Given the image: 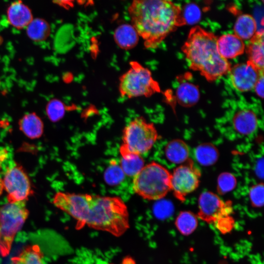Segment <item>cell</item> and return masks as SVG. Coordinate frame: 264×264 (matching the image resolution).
Masks as SVG:
<instances>
[{
	"label": "cell",
	"mask_w": 264,
	"mask_h": 264,
	"mask_svg": "<svg viewBox=\"0 0 264 264\" xmlns=\"http://www.w3.org/2000/svg\"><path fill=\"white\" fill-rule=\"evenodd\" d=\"M171 173L160 164L152 162L133 177V191L142 198L158 200L171 191Z\"/></svg>",
	"instance_id": "277c9868"
},
{
	"label": "cell",
	"mask_w": 264,
	"mask_h": 264,
	"mask_svg": "<svg viewBox=\"0 0 264 264\" xmlns=\"http://www.w3.org/2000/svg\"><path fill=\"white\" fill-rule=\"evenodd\" d=\"M200 176V170L189 158L171 173V190L178 200L183 201L187 195L198 187Z\"/></svg>",
	"instance_id": "ba28073f"
},
{
	"label": "cell",
	"mask_w": 264,
	"mask_h": 264,
	"mask_svg": "<svg viewBox=\"0 0 264 264\" xmlns=\"http://www.w3.org/2000/svg\"><path fill=\"white\" fill-rule=\"evenodd\" d=\"M66 112V107L61 101L57 99L51 100L47 104L46 112L49 120L52 122L59 121Z\"/></svg>",
	"instance_id": "4316f807"
},
{
	"label": "cell",
	"mask_w": 264,
	"mask_h": 264,
	"mask_svg": "<svg viewBox=\"0 0 264 264\" xmlns=\"http://www.w3.org/2000/svg\"><path fill=\"white\" fill-rule=\"evenodd\" d=\"M158 138L157 130L152 123L143 117L131 121L124 128L122 143L119 152L122 157L133 154L139 155L148 152Z\"/></svg>",
	"instance_id": "5b68a950"
},
{
	"label": "cell",
	"mask_w": 264,
	"mask_h": 264,
	"mask_svg": "<svg viewBox=\"0 0 264 264\" xmlns=\"http://www.w3.org/2000/svg\"><path fill=\"white\" fill-rule=\"evenodd\" d=\"M125 174L119 165L111 161L105 172L104 177L106 182L111 186L121 183L125 178Z\"/></svg>",
	"instance_id": "484cf974"
},
{
	"label": "cell",
	"mask_w": 264,
	"mask_h": 264,
	"mask_svg": "<svg viewBox=\"0 0 264 264\" xmlns=\"http://www.w3.org/2000/svg\"><path fill=\"white\" fill-rule=\"evenodd\" d=\"M130 66L129 69L119 78V90L121 96L149 97L160 92L158 82L154 79L148 68L135 61L130 62Z\"/></svg>",
	"instance_id": "8992f818"
},
{
	"label": "cell",
	"mask_w": 264,
	"mask_h": 264,
	"mask_svg": "<svg viewBox=\"0 0 264 264\" xmlns=\"http://www.w3.org/2000/svg\"><path fill=\"white\" fill-rule=\"evenodd\" d=\"M264 184L259 183L252 186L250 189L249 196L252 205L260 208L264 204Z\"/></svg>",
	"instance_id": "f546056e"
},
{
	"label": "cell",
	"mask_w": 264,
	"mask_h": 264,
	"mask_svg": "<svg viewBox=\"0 0 264 264\" xmlns=\"http://www.w3.org/2000/svg\"><path fill=\"white\" fill-rule=\"evenodd\" d=\"M237 184L235 176L229 173L221 174L218 179L217 189L220 194H224L233 190Z\"/></svg>",
	"instance_id": "83f0119b"
},
{
	"label": "cell",
	"mask_w": 264,
	"mask_h": 264,
	"mask_svg": "<svg viewBox=\"0 0 264 264\" xmlns=\"http://www.w3.org/2000/svg\"><path fill=\"white\" fill-rule=\"evenodd\" d=\"M198 217L208 223H215L220 218L233 212L232 202L224 201L216 194L209 191L202 193L198 201Z\"/></svg>",
	"instance_id": "30bf717a"
},
{
	"label": "cell",
	"mask_w": 264,
	"mask_h": 264,
	"mask_svg": "<svg viewBox=\"0 0 264 264\" xmlns=\"http://www.w3.org/2000/svg\"><path fill=\"white\" fill-rule=\"evenodd\" d=\"M233 128L242 135H248L253 133L258 127V118L251 110L242 109L237 111L232 120Z\"/></svg>",
	"instance_id": "4fadbf2b"
},
{
	"label": "cell",
	"mask_w": 264,
	"mask_h": 264,
	"mask_svg": "<svg viewBox=\"0 0 264 264\" xmlns=\"http://www.w3.org/2000/svg\"><path fill=\"white\" fill-rule=\"evenodd\" d=\"M165 152L167 159L175 164L183 163L189 158V148L180 139L170 141L166 146Z\"/></svg>",
	"instance_id": "ffe728a7"
},
{
	"label": "cell",
	"mask_w": 264,
	"mask_h": 264,
	"mask_svg": "<svg viewBox=\"0 0 264 264\" xmlns=\"http://www.w3.org/2000/svg\"><path fill=\"white\" fill-rule=\"evenodd\" d=\"M264 31H257L250 40L246 48L248 62L261 72H264Z\"/></svg>",
	"instance_id": "5bb4252c"
},
{
	"label": "cell",
	"mask_w": 264,
	"mask_h": 264,
	"mask_svg": "<svg viewBox=\"0 0 264 264\" xmlns=\"http://www.w3.org/2000/svg\"><path fill=\"white\" fill-rule=\"evenodd\" d=\"M217 229L222 233L225 234L230 232L234 225V220L230 215L222 217L215 222Z\"/></svg>",
	"instance_id": "4dcf8cb0"
},
{
	"label": "cell",
	"mask_w": 264,
	"mask_h": 264,
	"mask_svg": "<svg viewBox=\"0 0 264 264\" xmlns=\"http://www.w3.org/2000/svg\"><path fill=\"white\" fill-rule=\"evenodd\" d=\"M139 36L131 24L123 23L119 25L113 33L116 44L124 50H130L137 44Z\"/></svg>",
	"instance_id": "2e32d148"
},
{
	"label": "cell",
	"mask_w": 264,
	"mask_h": 264,
	"mask_svg": "<svg viewBox=\"0 0 264 264\" xmlns=\"http://www.w3.org/2000/svg\"><path fill=\"white\" fill-rule=\"evenodd\" d=\"M131 24L147 48H155L177 27L185 25L180 6L166 0H135L128 8Z\"/></svg>",
	"instance_id": "7a4b0ae2"
},
{
	"label": "cell",
	"mask_w": 264,
	"mask_h": 264,
	"mask_svg": "<svg viewBox=\"0 0 264 264\" xmlns=\"http://www.w3.org/2000/svg\"><path fill=\"white\" fill-rule=\"evenodd\" d=\"M103 264H107V263H103Z\"/></svg>",
	"instance_id": "836d02e7"
},
{
	"label": "cell",
	"mask_w": 264,
	"mask_h": 264,
	"mask_svg": "<svg viewBox=\"0 0 264 264\" xmlns=\"http://www.w3.org/2000/svg\"><path fill=\"white\" fill-rule=\"evenodd\" d=\"M200 93L198 87L193 83L183 82L176 89V99L179 105L185 107L195 105L198 101Z\"/></svg>",
	"instance_id": "ac0fdd59"
},
{
	"label": "cell",
	"mask_w": 264,
	"mask_h": 264,
	"mask_svg": "<svg viewBox=\"0 0 264 264\" xmlns=\"http://www.w3.org/2000/svg\"><path fill=\"white\" fill-rule=\"evenodd\" d=\"M2 181L8 202L26 201L33 193L27 175L14 162L7 167Z\"/></svg>",
	"instance_id": "9c48e42d"
},
{
	"label": "cell",
	"mask_w": 264,
	"mask_h": 264,
	"mask_svg": "<svg viewBox=\"0 0 264 264\" xmlns=\"http://www.w3.org/2000/svg\"><path fill=\"white\" fill-rule=\"evenodd\" d=\"M11 260L13 264H44L43 253L38 245H30Z\"/></svg>",
	"instance_id": "44dd1931"
},
{
	"label": "cell",
	"mask_w": 264,
	"mask_h": 264,
	"mask_svg": "<svg viewBox=\"0 0 264 264\" xmlns=\"http://www.w3.org/2000/svg\"><path fill=\"white\" fill-rule=\"evenodd\" d=\"M217 39L214 33L197 25L191 29L181 47L190 68L209 82L228 74L231 67L219 53Z\"/></svg>",
	"instance_id": "3957f363"
},
{
	"label": "cell",
	"mask_w": 264,
	"mask_h": 264,
	"mask_svg": "<svg viewBox=\"0 0 264 264\" xmlns=\"http://www.w3.org/2000/svg\"><path fill=\"white\" fill-rule=\"evenodd\" d=\"M233 30L234 34L242 41L250 40L257 32V23L251 15L242 14L237 18Z\"/></svg>",
	"instance_id": "e0dca14e"
},
{
	"label": "cell",
	"mask_w": 264,
	"mask_h": 264,
	"mask_svg": "<svg viewBox=\"0 0 264 264\" xmlns=\"http://www.w3.org/2000/svg\"><path fill=\"white\" fill-rule=\"evenodd\" d=\"M196 157L199 163L208 166L215 163L218 157L217 149L210 144L198 146L196 150Z\"/></svg>",
	"instance_id": "d4e9b609"
},
{
	"label": "cell",
	"mask_w": 264,
	"mask_h": 264,
	"mask_svg": "<svg viewBox=\"0 0 264 264\" xmlns=\"http://www.w3.org/2000/svg\"><path fill=\"white\" fill-rule=\"evenodd\" d=\"M229 73L232 85L241 92L253 89L261 75L264 74L248 61L231 67Z\"/></svg>",
	"instance_id": "8fae6325"
},
{
	"label": "cell",
	"mask_w": 264,
	"mask_h": 264,
	"mask_svg": "<svg viewBox=\"0 0 264 264\" xmlns=\"http://www.w3.org/2000/svg\"><path fill=\"white\" fill-rule=\"evenodd\" d=\"M19 124L22 132L30 138H38L43 133V123L41 118L34 113L24 115L20 120Z\"/></svg>",
	"instance_id": "d6986e66"
},
{
	"label": "cell",
	"mask_w": 264,
	"mask_h": 264,
	"mask_svg": "<svg viewBox=\"0 0 264 264\" xmlns=\"http://www.w3.org/2000/svg\"><path fill=\"white\" fill-rule=\"evenodd\" d=\"M264 74L261 75L256 84L254 89L256 94L260 98H264Z\"/></svg>",
	"instance_id": "1f68e13d"
},
{
	"label": "cell",
	"mask_w": 264,
	"mask_h": 264,
	"mask_svg": "<svg viewBox=\"0 0 264 264\" xmlns=\"http://www.w3.org/2000/svg\"><path fill=\"white\" fill-rule=\"evenodd\" d=\"M52 203L77 221L78 229L88 226L120 237L130 227L127 207L117 197L59 192Z\"/></svg>",
	"instance_id": "6da1fadb"
},
{
	"label": "cell",
	"mask_w": 264,
	"mask_h": 264,
	"mask_svg": "<svg viewBox=\"0 0 264 264\" xmlns=\"http://www.w3.org/2000/svg\"><path fill=\"white\" fill-rule=\"evenodd\" d=\"M182 15L185 24H194L200 20L201 11L197 5L191 3L185 6Z\"/></svg>",
	"instance_id": "f1b7e54d"
},
{
	"label": "cell",
	"mask_w": 264,
	"mask_h": 264,
	"mask_svg": "<svg viewBox=\"0 0 264 264\" xmlns=\"http://www.w3.org/2000/svg\"><path fill=\"white\" fill-rule=\"evenodd\" d=\"M4 189L3 181L1 177L0 176V196L2 193L3 190Z\"/></svg>",
	"instance_id": "d6a6232c"
},
{
	"label": "cell",
	"mask_w": 264,
	"mask_h": 264,
	"mask_svg": "<svg viewBox=\"0 0 264 264\" xmlns=\"http://www.w3.org/2000/svg\"><path fill=\"white\" fill-rule=\"evenodd\" d=\"M119 165L125 175L134 177L144 166V161L140 155L131 154L122 157Z\"/></svg>",
	"instance_id": "cb8c5ba5"
},
{
	"label": "cell",
	"mask_w": 264,
	"mask_h": 264,
	"mask_svg": "<svg viewBox=\"0 0 264 264\" xmlns=\"http://www.w3.org/2000/svg\"><path fill=\"white\" fill-rule=\"evenodd\" d=\"M217 48L220 55L226 60L232 59L243 53L245 44L234 34H225L218 38Z\"/></svg>",
	"instance_id": "7c38bea8"
},
{
	"label": "cell",
	"mask_w": 264,
	"mask_h": 264,
	"mask_svg": "<svg viewBox=\"0 0 264 264\" xmlns=\"http://www.w3.org/2000/svg\"><path fill=\"white\" fill-rule=\"evenodd\" d=\"M29 215L26 201L8 202L0 207V254L6 257L14 238Z\"/></svg>",
	"instance_id": "52a82bcc"
},
{
	"label": "cell",
	"mask_w": 264,
	"mask_h": 264,
	"mask_svg": "<svg viewBox=\"0 0 264 264\" xmlns=\"http://www.w3.org/2000/svg\"><path fill=\"white\" fill-rule=\"evenodd\" d=\"M7 15L10 23L18 29L26 28L33 19L29 7L19 1L14 2L10 5Z\"/></svg>",
	"instance_id": "9a60e30c"
},
{
	"label": "cell",
	"mask_w": 264,
	"mask_h": 264,
	"mask_svg": "<svg viewBox=\"0 0 264 264\" xmlns=\"http://www.w3.org/2000/svg\"><path fill=\"white\" fill-rule=\"evenodd\" d=\"M29 38L34 41H42L49 36L50 28L49 24L44 20L33 19L26 27Z\"/></svg>",
	"instance_id": "7402d4cb"
},
{
	"label": "cell",
	"mask_w": 264,
	"mask_h": 264,
	"mask_svg": "<svg viewBox=\"0 0 264 264\" xmlns=\"http://www.w3.org/2000/svg\"><path fill=\"white\" fill-rule=\"evenodd\" d=\"M175 225L181 234L189 235L192 234L198 226L197 217L191 211H182L177 217Z\"/></svg>",
	"instance_id": "603a6c76"
}]
</instances>
